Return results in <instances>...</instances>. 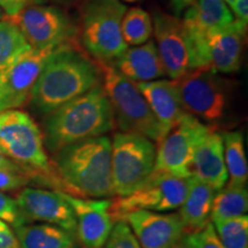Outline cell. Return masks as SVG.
Instances as JSON below:
<instances>
[{
    "instance_id": "1",
    "label": "cell",
    "mask_w": 248,
    "mask_h": 248,
    "mask_svg": "<svg viewBox=\"0 0 248 248\" xmlns=\"http://www.w3.org/2000/svg\"><path fill=\"white\" fill-rule=\"evenodd\" d=\"M100 79L98 62L80 51L76 43H66L46 61L31 89L29 100L37 111L48 115L100 84Z\"/></svg>"
},
{
    "instance_id": "2",
    "label": "cell",
    "mask_w": 248,
    "mask_h": 248,
    "mask_svg": "<svg viewBox=\"0 0 248 248\" xmlns=\"http://www.w3.org/2000/svg\"><path fill=\"white\" fill-rule=\"evenodd\" d=\"M53 170L62 193L85 199L115 195L111 182V141L89 138L55 153Z\"/></svg>"
},
{
    "instance_id": "3",
    "label": "cell",
    "mask_w": 248,
    "mask_h": 248,
    "mask_svg": "<svg viewBox=\"0 0 248 248\" xmlns=\"http://www.w3.org/2000/svg\"><path fill=\"white\" fill-rule=\"evenodd\" d=\"M115 125L109 100L101 84L95 85L48 114L45 121V144L52 153L85 140L100 137Z\"/></svg>"
},
{
    "instance_id": "4",
    "label": "cell",
    "mask_w": 248,
    "mask_h": 248,
    "mask_svg": "<svg viewBox=\"0 0 248 248\" xmlns=\"http://www.w3.org/2000/svg\"><path fill=\"white\" fill-rule=\"evenodd\" d=\"M0 152L28 176H37L58 188V181L46 153L39 126L26 111H0Z\"/></svg>"
},
{
    "instance_id": "5",
    "label": "cell",
    "mask_w": 248,
    "mask_h": 248,
    "mask_svg": "<svg viewBox=\"0 0 248 248\" xmlns=\"http://www.w3.org/2000/svg\"><path fill=\"white\" fill-rule=\"evenodd\" d=\"M125 12L121 0H84L80 5L77 38L95 61L113 62L128 48L121 30Z\"/></svg>"
},
{
    "instance_id": "6",
    "label": "cell",
    "mask_w": 248,
    "mask_h": 248,
    "mask_svg": "<svg viewBox=\"0 0 248 248\" xmlns=\"http://www.w3.org/2000/svg\"><path fill=\"white\" fill-rule=\"evenodd\" d=\"M98 64L104 78L102 88L121 132L137 133L159 142L162 138L160 124L136 83L121 75L110 64L105 62Z\"/></svg>"
},
{
    "instance_id": "7",
    "label": "cell",
    "mask_w": 248,
    "mask_h": 248,
    "mask_svg": "<svg viewBox=\"0 0 248 248\" xmlns=\"http://www.w3.org/2000/svg\"><path fill=\"white\" fill-rule=\"evenodd\" d=\"M247 23L234 20L222 29L198 32L187 30L191 70L209 68L216 73L239 70L246 40Z\"/></svg>"
},
{
    "instance_id": "8",
    "label": "cell",
    "mask_w": 248,
    "mask_h": 248,
    "mask_svg": "<svg viewBox=\"0 0 248 248\" xmlns=\"http://www.w3.org/2000/svg\"><path fill=\"white\" fill-rule=\"evenodd\" d=\"M156 146L137 133L119 132L111 141V182L114 193L124 197L136 191L153 172Z\"/></svg>"
},
{
    "instance_id": "9",
    "label": "cell",
    "mask_w": 248,
    "mask_h": 248,
    "mask_svg": "<svg viewBox=\"0 0 248 248\" xmlns=\"http://www.w3.org/2000/svg\"><path fill=\"white\" fill-rule=\"evenodd\" d=\"M175 82L186 114L207 123H216L225 116L230 89L228 80L216 71L209 68L192 69Z\"/></svg>"
},
{
    "instance_id": "10",
    "label": "cell",
    "mask_w": 248,
    "mask_h": 248,
    "mask_svg": "<svg viewBox=\"0 0 248 248\" xmlns=\"http://www.w3.org/2000/svg\"><path fill=\"white\" fill-rule=\"evenodd\" d=\"M190 177L183 178L154 171L132 193L111 200L110 214L114 222H122L128 214L137 210L169 212L182 206L187 193Z\"/></svg>"
},
{
    "instance_id": "11",
    "label": "cell",
    "mask_w": 248,
    "mask_h": 248,
    "mask_svg": "<svg viewBox=\"0 0 248 248\" xmlns=\"http://www.w3.org/2000/svg\"><path fill=\"white\" fill-rule=\"evenodd\" d=\"M8 18L16 24L32 49L76 43L77 28L63 11L54 6L31 5Z\"/></svg>"
},
{
    "instance_id": "12",
    "label": "cell",
    "mask_w": 248,
    "mask_h": 248,
    "mask_svg": "<svg viewBox=\"0 0 248 248\" xmlns=\"http://www.w3.org/2000/svg\"><path fill=\"white\" fill-rule=\"evenodd\" d=\"M212 129L197 117L184 114L179 122L157 142L154 171L177 177H191L190 164L194 148Z\"/></svg>"
},
{
    "instance_id": "13",
    "label": "cell",
    "mask_w": 248,
    "mask_h": 248,
    "mask_svg": "<svg viewBox=\"0 0 248 248\" xmlns=\"http://www.w3.org/2000/svg\"><path fill=\"white\" fill-rule=\"evenodd\" d=\"M154 35L166 75L173 80L191 70L190 43L183 20L157 12L154 14Z\"/></svg>"
},
{
    "instance_id": "14",
    "label": "cell",
    "mask_w": 248,
    "mask_h": 248,
    "mask_svg": "<svg viewBox=\"0 0 248 248\" xmlns=\"http://www.w3.org/2000/svg\"><path fill=\"white\" fill-rule=\"evenodd\" d=\"M15 200L27 223L43 222L59 226L77 238L75 214L62 192L24 187Z\"/></svg>"
},
{
    "instance_id": "15",
    "label": "cell",
    "mask_w": 248,
    "mask_h": 248,
    "mask_svg": "<svg viewBox=\"0 0 248 248\" xmlns=\"http://www.w3.org/2000/svg\"><path fill=\"white\" fill-rule=\"evenodd\" d=\"M59 46L44 49H31L7 69L1 71L4 88L2 110L17 109L26 105L29 100L31 89L38 78L43 67Z\"/></svg>"
},
{
    "instance_id": "16",
    "label": "cell",
    "mask_w": 248,
    "mask_h": 248,
    "mask_svg": "<svg viewBox=\"0 0 248 248\" xmlns=\"http://www.w3.org/2000/svg\"><path fill=\"white\" fill-rule=\"evenodd\" d=\"M141 248H171L186 234L178 213L137 210L124 217Z\"/></svg>"
},
{
    "instance_id": "17",
    "label": "cell",
    "mask_w": 248,
    "mask_h": 248,
    "mask_svg": "<svg viewBox=\"0 0 248 248\" xmlns=\"http://www.w3.org/2000/svg\"><path fill=\"white\" fill-rule=\"evenodd\" d=\"M76 217V235L83 248H102L115 224L110 214L111 200L85 199L63 193Z\"/></svg>"
},
{
    "instance_id": "18",
    "label": "cell",
    "mask_w": 248,
    "mask_h": 248,
    "mask_svg": "<svg viewBox=\"0 0 248 248\" xmlns=\"http://www.w3.org/2000/svg\"><path fill=\"white\" fill-rule=\"evenodd\" d=\"M190 173L191 177L210 185L215 191H219L228 183L223 139L213 128L195 146Z\"/></svg>"
},
{
    "instance_id": "19",
    "label": "cell",
    "mask_w": 248,
    "mask_h": 248,
    "mask_svg": "<svg viewBox=\"0 0 248 248\" xmlns=\"http://www.w3.org/2000/svg\"><path fill=\"white\" fill-rule=\"evenodd\" d=\"M136 85L160 124L163 138L185 114L179 99L177 84L175 80L163 79L136 83Z\"/></svg>"
},
{
    "instance_id": "20",
    "label": "cell",
    "mask_w": 248,
    "mask_h": 248,
    "mask_svg": "<svg viewBox=\"0 0 248 248\" xmlns=\"http://www.w3.org/2000/svg\"><path fill=\"white\" fill-rule=\"evenodd\" d=\"M113 63L114 69L135 83L152 82L166 75L154 40L126 48Z\"/></svg>"
},
{
    "instance_id": "21",
    "label": "cell",
    "mask_w": 248,
    "mask_h": 248,
    "mask_svg": "<svg viewBox=\"0 0 248 248\" xmlns=\"http://www.w3.org/2000/svg\"><path fill=\"white\" fill-rule=\"evenodd\" d=\"M214 197L215 190L212 186L190 177L187 193L178 213L186 233L199 231L209 222Z\"/></svg>"
},
{
    "instance_id": "22",
    "label": "cell",
    "mask_w": 248,
    "mask_h": 248,
    "mask_svg": "<svg viewBox=\"0 0 248 248\" xmlns=\"http://www.w3.org/2000/svg\"><path fill=\"white\" fill-rule=\"evenodd\" d=\"M14 230L20 248H78L75 235L55 225L23 224Z\"/></svg>"
},
{
    "instance_id": "23",
    "label": "cell",
    "mask_w": 248,
    "mask_h": 248,
    "mask_svg": "<svg viewBox=\"0 0 248 248\" xmlns=\"http://www.w3.org/2000/svg\"><path fill=\"white\" fill-rule=\"evenodd\" d=\"M184 23L200 32L222 29L233 22V15L224 0H198L186 9Z\"/></svg>"
},
{
    "instance_id": "24",
    "label": "cell",
    "mask_w": 248,
    "mask_h": 248,
    "mask_svg": "<svg viewBox=\"0 0 248 248\" xmlns=\"http://www.w3.org/2000/svg\"><path fill=\"white\" fill-rule=\"evenodd\" d=\"M224 146V160L230 177V186H246L248 181V164L245 154L244 137L240 131H226L222 133Z\"/></svg>"
},
{
    "instance_id": "25",
    "label": "cell",
    "mask_w": 248,
    "mask_h": 248,
    "mask_svg": "<svg viewBox=\"0 0 248 248\" xmlns=\"http://www.w3.org/2000/svg\"><path fill=\"white\" fill-rule=\"evenodd\" d=\"M248 210V193L246 186L226 185L215 194L210 210L212 223L246 215Z\"/></svg>"
},
{
    "instance_id": "26",
    "label": "cell",
    "mask_w": 248,
    "mask_h": 248,
    "mask_svg": "<svg viewBox=\"0 0 248 248\" xmlns=\"http://www.w3.org/2000/svg\"><path fill=\"white\" fill-rule=\"evenodd\" d=\"M31 49L16 24L9 18L0 21V71L7 69Z\"/></svg>"
},
{
    "instance_id": "27",
    "label": "cell",
    "mask_w": 248,
    "mask_h": 248,
    "mask_svg": "<svg viewBox=\"0 0 248 248\" xmlns=\"http://www.w3.org/2000/svg\"><path fill=\"white\" fill-rule=\"evenodd\" d=\"M122 36L126 45H142L148 42L153 32L150 14L140 7L125 12L122 20Z\"/></svg>"
},
{
    "instance_id": "28",
    "label": "cell",
    "mask_w": 248,
    "mask_h": 248,
    "mask_svg": "<svg viewBox=\"0 0 248 248\" xmlns=\"http://www.w3.org/2000/svg\"><path fill=\"white\" fill-rule=\"evenodd\" d=\"M224 248H248V217L241 215L213 223Z\"/></svg>"
},
{
    "instance_id": "29",
    "label": "cell",
    "mask_w": 248,
    "mask_h": 248,
    "mask_svg": "<svg viewBox=\"0 0 248 248\" xmlns=\"http://www.w3.org/2000/svg\"><path fill=\"white\" fill-rule=\"evenodd\" d=\"M102 248H141L126 222L114 224L109 237Z\"/></svg>"
},
{
    "instance_id": "30",
    "label": "cell",
    "mask_w": 248,
    "mask_h": 248,
    "mask_svg": "<svg viewBox=\"0 0 248 248\" xmlns=\"http://www.w3.org/2000/svg\"><path fill=\"white\" fill-rule=\"evenodd\" d=\"M186 237L194 248H224L212 222L207 223L199 231L186 233Z\"/></svg>"
},
{
    "instance_id": "31",
    "label": "cell",
    "mask_w": 248,
    "mask_h": 248,
    "mask_svg": "<svg viewBox=\"0 0 248 248\" xmlns=\"http://www.w3.org/2000/svg\"><path fill=\"white\" fill-rule=\"evenodd\" d=\"M0 219L11 224L13 228L27 224L18 208L16 200L2 191H0Z\"/></svg>"
},
{
    "instance_id": "32",
    "label": "cell",
    "mask_w": 248,
    "mask_h": 248,
    "mask_svg": "<svg viewBox=\"0 0 248 248\" xmlns=\"http://www.w3.org/2000/svg\"><path fill=\"white\" fill-rule=\"evenodd\" d=\"M30 182V177L26 173L0 171V191H16L23 188Z\"/></svg>"
},
{
    "instance_id": "33",
    "label": "cell",
    "mask_w": 248,
    "mask_h": 248,
    "mask_svg": "<svg viewBox=\"0 0 248 248\" xmlns=\"http://www.w3.org/2000/svg\"><path fill=\"white\" fill-rule=\"evenodd\" d=\"M45 0H0V7L9 17L20 13L28 6L43 4Z\"/></svg>"
},
{
    "instance_id": "34",
    "label": "cell",
    "mask_w": 248,
    "mask_h": 248,
    "mask_svg": "<svg viewBox=\"0 0 248 248\" xmlns=\"http://www.w3.org/2000/svg\"><path fill=\"white\" fill-rule=\"evenodd\" d=\"M0 248H20L16 235L9 226L0 230Z\"/></svg>"
},
{
    "instance_id": "35",
    "label": "cell",
    "mask_w": 248,
    "mask_h": 248,
    "mask_svg": "<svg viewBox=\"0 0 248 248\" xmlns=\"http://www.w3.org/2000/svg\"><path fill=\"white\" fill-rule=\"evenodd\" d=\"M230 7L234 12L238 20L247 23L248 21V0H233L230 4Z\"/></svg>"
},
{
    "instance_id": "36",
    "label": "cell",
    "mask_w": 248,
    "mask_h": 248,
    "mask_svg": "<svg viewBox=\"0 0 248 248\" xmlns=\"http://www.w3.org/2000/svg\"><path fill=\"white\" fill-rule=\"evenodd\" d=\"M0 171H8V172H16V173H28L21 169L17 164H15L13 161H11L0 152Z\"/></svg>"
},
{
    "instance_id": "37",
    "label": "cell",
    "mask_w": 248,
    "mask_h": 248,
    "mask_svg": "<svg viewBox=\"0 0 248 248\" xmlns=\"http://www.w3.org/2000/svg\"><path fill=\"white\" fill-rule=\"evenodd\" d=\"M195 1L197 0H171L172 11L175 12L176 15H179L184 9L191 7Z\"/></svg>"
},
{
    "instance_id": "38",
    "label": "cell",
    "mask_w": 248,
    "mask_h": 248,
    "mask_svg": "<svg viewBox=\"0 0 248 248\" xmlns=\"http://www.w3.org/2000/svg\"><path fill=\"white\" fill-rule=\"evenodd\" d=\"M171 248H194L193 245L190 243V240L187 239V237H186V234L184 235V238L175 245V246H172Z\"/></svg>"
},
{
    "instance_id": "39",
    "label": "cell",
    "mask_w": 248,
    "mask_h": 248,
    "mask_svg": "<svg viewBox=\"0 0 248 248\" xmlns=\"http://www.w3.org/2000/svg\"><path fill=\"white\" fill-rule=\"evenodd\" d=\"M2 100H4V88H2V76L0 71V111H2Z\"/></svg>"
},
{
    "instance_id": "40",
    "label": "cell",
    "mask_w": 248,
    "mask_h": 248,
    "mask_svg": "<svg viewBox=\"0 0 248 248\" xmlns=\"http://www.w3.org/2000/svg\"><path fill=\"white\" fill-rule=\"evenodd\" d=\"M4 16H5V12L2 11L1 7H0V21L4 20Z\"/></svg>"
},
{
    "instance_id": "41",
    "label": "cell",
    "mask_w": 248,
    "mask_h": 248,
    "mask_svg": "<svg viewBox=\"0 0 248 248\" xmlns=\"http://www.w3.org/2000/svg\"><path fill=\"white\" fill-rule=\"evenodd\" d=\"M123 1H126V2H136V1H139V0H123Z\"/></svg>"
},
{
    "instance_id": "42",
    "label": "cell",
    "mask_w": 248,
    "mask_h": 248,
    "mask_svg": "<svg viewBox=\"0 0 248 248\" xmlns=\"http://www.w3.org/2000/svg\"><path fill=\"white\" fill-rule=\"evenodd\" d=\"M225 1H226V2H228V4H229V5H230V4H231V2H232V1H233V0H225Z\"/></svg>"
}]
</instances>
